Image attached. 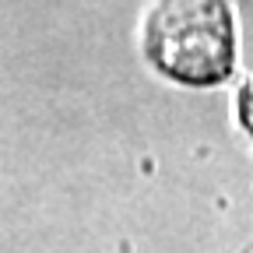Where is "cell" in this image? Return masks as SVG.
Returning <instances> with one entry per match:
<instances>
[{
  "mask_svg": "<svg viewBox=\"0 0 253 253\" xmlns=\"http://www.w3.org/2000/svg\"><path fill=\"white\" fill-rule=\"evenodd\" d=\"M144 49L179 84H218L236 63V28L225 0H155L144 21Z\"/></svg>",
  "mask_w": 253,
  "mask_h": 253,
  "instance_id": "cell-1",
  "label": "cell"
},
{
  "mask_svg": "<svg viewBox=\"0 0 253 253\" xmlns=\"http://www.w3.org/2000/svg\"><path fill=\"white\" fill-rule=\"evenodd\" d=\"M239 109H243V123H246V130L253 134V81L243 88V95H239Z\"/></svg>",
  "mask_w": 253,
  "mask_h": 253,
  "instance_id": "cell-2",
  "label": "cell"
},
{
  "mask_svg": "<svg viewBox=\"0 0 253 253\" xmlns=\"http://www.w3.org/2000/svg\"><path fill=\"white\" fill-rule=\"evenodd\" d=\"M243 253H253V243H250V246H246V250H243Z\"/></svg>",
  "mask_w": 253,
  "mask_h": 253,
  "instance_id": "cell-3",
  "label": "cell"
}]
</instances>
